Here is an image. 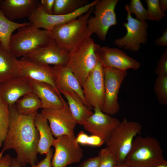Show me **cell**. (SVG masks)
<instances>
[{
  "instance_id": "1",
  "label": "cell",
  "mask_w": 167,
  "mask_h": 167,
  "mask_svg": "<svg viewBox=\"0 0 167 167\" xmlns=\"http://www.w3.org/2000/svg\"><path fill=\"white\" fill-rule=\"evenodd\" d=\"M9 125L7 134L0 152V159L4 152L13 149L20 167L31 166L37 162V147L39 136L34 122L35 113L23 115L17 112L15 104L9 106Z\"/></svg>"
},
{
  "instance_id": "2",
  "label": "cell",
  "mask_w": 167,
  "mask_h": 167,
  "mask_svg": "<svg viewBox=\"0 0 167 167\" xmlns=\"http://www.w3.org/2000/svg\"><path fill=\"white\" fill-rule=\"evenodd\" d=\"M163 152L156 138L138 135L123 163L130 167H153L164 162Z\"/></svg>"
},
{
  "instance_id": "3",
  "label": "cell",
  "mask_w": 167,
  "mask_h": 167,
  "mask_svg": "<svg viewBox=\"0 0 167 167\" xmlns=\"http://www.w3.org/2000/svg\"><path fill=\"white\" fill-rule=\"evenodd\" d=\"M89 33L69 52L67 66L77 78L81 87L96 66L98 59L95 43Z\"/></svg>"
},
{
  "instance_id": "4",
  "label": "cell",
  "mask_w": 167,
  "mask_h": 167,
  "mask_svg": "<svg viewBox=\"0 0 167 167\" xmlns=\"http://www.w3.org/2000/svg\"><path fill=\"white\" fill-rule=\"evenodd\" d=\"M17 30L12 35L9 43V53L16 58L25 57L52 40L48 31L40 29L31 24Z\"/></svg>"
},
{
  "instance_id": "5",
  "label": "cell",
  "mask_w": 167,
  "mask_h": 167,
  "mask_svg": "<svg viewBox=\"0 0 167 167\" xmlns=\"http://www.w3.org/2000/svg\"><path fill=\"white\" fill-rule=\"evenodd\" d=\"M142 126L138 122L123 118L106 142V148L114 157L117 165L123 164L135 138L140 134Z\"/></svg>"
},
{
  "instance_id": "6",
  "label": "cell",
  "mask_w": 167,
  "mask_h": 167,
  "mask_svg": "<svg viewBox=\"0 0 167 167\" xmlns=\"http://www.w3.org/2000/svg\"><path fill=\"white\" fill-rule=\"evenodd\" d=\"M93 9L94 6L76 19L57 26L48 31L52 39L69 52L85 36L91 33L87 29V22Z\"/></svg>"
},
{
  "instance_id": "7",
  "label": "cell",
  "mask_w": 167,
  "mask_h": 167,
  "mask_svg": "<svg viewBox=\"0 0 167 167\" xmlns=\"http://www.w3.org/2000/svg\"><path fill=\"white\" fill-rule=\"evenodd\" d=\"M118 0H98L94 6V16H90L87 22V29L95 33L102 41L106 40L109 28L117 24L115 6Z\"/></svg>"
},
{
  "instance_id": "8",
  "label": "cell",
  "mask_w": 167,
  "mask_h": 167,
  "mask_svg": "<svg viewBox=\"0 0 167 167\" xmlns=\"http://www.w3.org/2000/svg\"><path fill=\"white\" fill-rule=\"evenodd\" d=\"M55 151L51 160L52 167H66L80 161L83 155L82 149L74 136L62 135L54 140Z\"/></svg>"
},
{
  "instance_id": "9",
  "label": "cell",
  "mask_w": 167,
  "mask_h": 167,
  "mask_svg": "<svg viewBox=\"0 0 167 167\" xmlns=\"http://www.w3.org/2000/svg\"><path fill=\"white\" fill-rule=\"evenodd\" d=\"M127 5L126 4L125 6L127 12V22L123 24L127 30L126 33L123 37L116 39L114 43L120 48L138 52L141 47L140 44H145L147 41V29L149 26L146 20H138L133 18L129 11Z\"/></svg>"
},
{
  "instance_id": "10",
  "label": "cell",
  "mask_w": 167,
  "mask_h": 167,
  "mask_svg": "<svg viewBox=\"0 0 167 167\" xmlns=\"http://www.w3.org/2000/svg\"><path fill=\"white\" fill-rule=\"evenodd\" d=\"M105 99L102 111L112 116L120 109L118 96L121 85L127 75L126 71L103 67Z\"/></svg>"
},
{
  "instance_id": "11",
  "label": "cell",
  "mask_w": 167,
  "mask_h": 167,
  "mask_svg": "<svg viewBox=\"0 0 167 167\" xmlns=\"http://www.w3.org/2000/svg\"><path fill=\"white\" fill-rule=\"evenodd\" d=\"M98 0L89 3L72 13L64 15L48 14L44 11L40 4L28 18L30 24L34 27L50 31L57 26L67 23L86 13Z\"/></svg>"
},
{
  "instance_id": "12",
  "label": "cell",
  "mask_w": 167,
  "mask_h": 167,
  "mask_svg": "<svg viewBox=\"0 0 167 167\" xmlns=\"http://www.w3.org/2000/svg\"><path fill=\"white\" fill-rule=\"evenodd\" d=\"M82 88L85 100L90 109L102 110L105 99L103 67L98 59L97 64L83 83Z\"/></svg>"
},
{
  "instance_id": "13",
  "label": "cell",
  "mask_w": 167,
  "mask_h": 167,
  "mask_svg": "<svg viewBox=\"0 0 167 167\" xmlns=\"http://www.w3.org/2000/svg\"><path fill=\"white\" fill-rule=\"evenodd\" d=\"M49 122L54 137L62 135L74 136L77 123L72 115L67 103L59 109H42L41 112Z\"/></svg>"
},
{
  "instance_id": "14",
  "label": "cell",
  "mask_w": 167,
  "mask_h": 167,
  "mask_svg": "<svg viewBox=\"0 0 167 167\" xmlns=\"http://www.w3.org/2000/svg\"><path fill=\"white\" fill-rule=\"evenodd\" d=\"M95 49L97 59L103 67L126 71L129 69L138 70L140 66V62L119 49L106 46L101 47L95 43Z\"/></svg>"
},
{
  "instance_id": "15",
  "label": "cell",
  "mask_w": 167,
  "mask_h": 167,
  "mask_svg": "<svg viewBox=\"0 0 167 167\" xmlns=\"http://www.w3.org/2000/svg\"><path fill=\"white\" fill-rule=\"evenodd\" d=\"M16 61L20 77L29 81L46 83L57 89L53 67L32 61L24 57L16 58Z\"/></svg>"
},
{
  "instance_id": "16",
  "label": "cell",
  "mask_w": 167,
  "mask_h": 167,
  "mask_svg": "<svg viewBox=\"0 0 167 167\" xmlns=\"http://www.w3.org/2000/svg\"><path fill=\"white\" fill-rule=\"evenodd\" d=\"M93 109V114L83 126L88 132L100 137L105 143L121 122L118 119L103 113L98 107Z\"/></svg>"
},
{
  "instance_id": "17",
  "label": "cell",
  "mask_w": 167,
  "mask_h": 167,
  "mask_svg": "<svg viewBox=\"0 0 167 167\" xmlns=\"http://www.w3.org/2000/svg\"><path fill=\"white\" fill-rule=\"evenodd\" d=\"M69 52L52 39L49 43L24 57L30 61L54 66H66Z\"/></svg>"
},
{
  "instance_id": "18",
  "label": "cell",
  "mask_w": 167,
  "mask_h": 167,
  "mask_svg": "<svg viewBox=\"0 0 167 167\" xmlns=\"http://www.w3.org/2000/svg\"><path fill=\"white\" fill-rule=\"evenodd\" d=\"M32 92L30 82L19 77L9 79L0 84V96L9 105L15 104L26 94Z\"/></svg>"
},
{
  "instance_id": "19",
  "label": "cell",
  "mask_w": 167,
  "mask_h": 167,
  "mask_svg": "<svg viewBox=\"0 0 167 167\" xmlns=\"http://www.w3.org/2000/svg\"><path fill=\"white\" fill-rule=\"evenodd\" d=\"M29 81L32 92L41 100L42 109H59L64 106L66 102L57 89L46 83Z\"/></svg>"
},
{
  "instance_id": "20",
  "label": "cell",
  "mask_w": 167,
  "mask_h": 167,
  "mask_svg": "<svg viewBox=\"0 0 167 167\" xmlns=\"http://www.w3.org/2000/svg\"><path fill=\"white\" fill-rule=\"evenodd\" d=\"M40 4L38 0H1L0 10L8 19L28 17Z\"/></svg>"
},
{
  "instance_id": "21",
  "label": "cell",
  "mask_w": 167,
  "mask_h": 167,
  "mask_svg": "<svg viewBox=\"0 0 167 167\" xmlns=\"http://www.w3.org/2000/svg\"><path fill=\"white\" fill-rule=\"evenodd\" d=\"M53 67L55 73V84L58 91L66 88L74 91L84 103L90 108L84 96L82 87L71 71L66 65L54 66Z\"/></svg>"
},
{
  "instance_id": "22",
  "label": "cell",
  "mask_w": 167,
  "mask_h": 167,
  "mask_svg": "<svg viewBox=\"0 0 167 167\" xmlns=\"http://www.w3.org/2000/svg\"><path fill=\"white\" fill-rule=\"evenodd\" d=\"M58 91L66 99L70 110L77 124L83 125L93 114L91 109L86 106L74 91L66 88L61 89Z\"/></svg>"
},
{
  "instance_id": "23",
  "label": "cell",
  "mask_w": 167,
  "mask_h": 167,
  "mask_svg": "<svg viewBox=\"0 0 167 167\" xmlns=\"http://www.w3.org/2000/svg\"><path fill=\"white\" fill-rule=\"evenodd\" d=\"M34 122L39 136L38 153L41 155H46L52 146L54 139L47 119L41 113L37 112L35 116Z\"/></svg>"
},
{
  "instance_id": "24",
  "label": "cell",
  "mask_w": 167,
  "mask_h": 167,
  "mask_svg": "<svg viewBox=\"0 0 167 167\" xmlns=\"http://www.w3.org/2000/svg\"><path fill=\"white\" fill-rule=\"evenodd\" d=\"M16 59L0 44V84L9 79L20 77Z\"/></svg>"
},
{
  "instance_id": "25",
  "label": "cell",
  "mask_w": 167,
  "mask_h": 167,
  "mask_svg": "<svg viewBox=\"0 0 167 167\" xmlns=\"http://www.w3.org/2000/svg\"><path fill=\"white\" fill-rule=\"evenodd\" d=\"M30 24L29 22L20 23L11 21L0 10V44L3 48L9 53L10 40L14 31Z\"/></svg>"
},
{
  "instance_id": "26",
  "label": "cell",
  "mask_w": 167,
  "mask_h": 167,
  "mask_svg": "<svg viewBox=\"0 0 167 167\" xmlns=\"http://www.w3.org/2000/svg\"><path fill=\"white\" fill-rule=\"evenodd\" d=\"M15 106L18 113L23 115H29L37 112L42 108L41 102L35 94L28 93L18 100Z\"/></svg>"
},
{
  "instance_id": "27",
  "label": "cell",
  "mask_w": 167,
  "mask_h": 167,
  "mask_svg": "<svg viewBox=\"0 0 167 167\" xmlns=\"http://www.w3.org/2000/svg\"><path fill=\"white\" fill-rule=\"evenodd\" d=\"M88 3L87 0H55L53 14H69Z\"/></svg>"
},
{
  "instance_id": "28",
  "label": "cell",
  "mask_w": 167,
  "mask_h": 167,
  "mask_svg": "<svg viewBox=\"0 0 167 167\" xmlns=\"http://www.w3.org/2000/svg\"><path fill=\"white\" fill-rule=\"evenodd\" d=\"M9 115V106L0 96V147L2 146L7 134Z\"/></svg>"
},
{
  "instance_id": "29",
  "label": "cell",
  "mask_w": 167,
  "mask_h": 167,
  "mask_svg": "<svg viewBox=\"0 0 167 167\" xmlns=\"http://www.w3.org/2000/svg\"><path fill=\"white\" fill-rule=\"evenodd\" d=\"M154 91L159 103L167 105V75L157 76L153 87Z\"/></svg>"
},
{
  "instance_id": "30",
  "label": "cell",
  "mask_w": 167,
  "mask_h": 167,
  "mask_svg": "<svg viewBox=\"0 0 167 167\" xmlns=\"http://www.w3.org/2000/svg\"><path fill=\"white\" fill-rule=\"evenodd\" d=\"M159 0H146L148 10L147 20L159 22L166 16L160 9Z\"/></svg>"
},
{
  "instance_id": "31",
  "label": "cell",
  "mask_w": 167,
  "mask_h": 167,
  "mask_svg": "<svg viewBox=\"0 0 167 167\" xmlns=\"http://www.w3.org/2000/svg\"><path fill=\"white\" fill-rule=\"evenodd\" d=\"M76 140L79 144L97 147L105 143L100 137L92 135H89L83 131L78 133L76 137Z\"/></svg>"
},
{
  "instance_id": "32",
  "label": "cell",
  "mask_w": 167,
  "mask_h": 167,
  "mask_svg": "<svg viewBox=\"0 0 167 167\" xmlns=\"http://www.w3.org/2000/svg\"><path fill=\"white\" fill-rule=\"evenodd\" d=\"M127 7L131 15H135L136 19L147 20V10L144 7L140 0H131Z\"/></svg>"
},
{
  "instance_id": "33",
  "label": "cell",
  "mask_w": 167,
  "mask_h": 167,
  "mask_svg": "<svg viewBox=\"0 0 167 167\" xmlns=\"http://www.w3.org/2000/svg\"><path fill=\"white\" fill-rule=\"evenodd\" d=\"M97 156L99 159L98 167H114L117 165L114 157L106 147L100 150Z\"/></svg>"
},
{
  "instance_id": "34",
  "label": "cell",
  "mask_w": 167,
  "mask_h": 167,
  "mask_svg": "<svg viewBox=\"0 0 167 167\" xmlns=\"http://www.w3.org/2000/svg\"><path fill=\"white\" fill-rule=\"evenodd\" d=\"M155 74L157 76L167 75V49L160 56L155 69Z\"/></svg>"
},
{
  "instance_id": "35",
  "label": "cell",
  "mask_w": 167,
  "mask_h": 167,
  "mask_svg": "<svg viewBox=\"0 0 167 167\" xmlns=\"http://www.w3.org/2000/svg\"><path fill=\"white\" fill-rule=\"evenodd\" d=\"M53 155V150L50 148L44 159L38 164L32 165L31 167H52L51 160Z\"/></svg>"
},
{
  "instance_id": "36",
  "label": "cell",
  "mask_w": 167,
  "mask_h": 167,
  "mask_svg": "<svg viewBox=\"0 0 167 167\" xmlns=\"http://www.w3.org/2000/svg\"><path fill=\"white\" fill-rule=\"evenodd\" d=\"M55 0H41L40 5L46 13L49 14H53V10Z\"/></svg>"
},
{
  "instance_id": "37",
  "label": "cell",
  "mask_w": 167,
  "mask_h": 167,
  "mask_svg": "<svg viewBox=\"0 0 167 167\" xmlns=\"http://www.w3.org/2000/svg\"><path fill=\"white\" fill-rule=\"evenodd\" d=\"M99 159L98 156L88 158L83 162L79 167H98Z\"/></svg>"
},
{
  "instance_id": "38",
  "label": "cell",
  "mask_w": 167,
  "mask_h": 167,
  "mask_svg": "<svg viewBox=\"0 0 167 167\" xmlns=\"http://www.w3.org/2000/svg\"><path fill=\"white\" fill-rule=\"evenodd\" d=\"M156 45L163 47L167 46V29H165L161 36L156 39L154 42Z\"/></svg>"
},
{
  "instance_id": "39",
  "label": "cell",
  "mask_w": 167,
  "mask_h": 167,
  "mask_svg": "<svg viewBox=\"0 0 167 167\" xmlns=\"http://www.w3.org/2000/svg\"><path fill=\"white\" fill-rule=\"evenodd\" d=\"M12 157L9 154L2 156L0 159V167H10Z\"/></svg>"
},
{
  "instance_id": "40",
  "label": "cell",
  "mask_w": 167,
  "mask_h": 167,
  "mask_svg": "<svg viewBox=\"0 0 167 167\" xmlns=\"http://www.w3.org/2000/svg\"><path fill=\"white\" fill-rule=\"evenodd\" d=\"M159 6L161 10L164 12L167 11V0H160L159 1Z\"/></svg>"
},
{
  "instance_id": "41",
  "label": "cell",
  "mask_w": 167,
  "mask_h": 167,
  "mask_svg": "<svg viewBox=\"0 0 167 167\" xmlns=\"http://www.w3.org/2000/svg\"><path fill=\"white\" fill-rule=\"evenodd\" d=\"M10 167H20L16 158H12Z\"/></svg>"
},
{
  "instance_id": "42",
  "label": "cell",
  "mask_w": 167,
  "mask_h": 167,
  "mask_svg": "<svg viewBox=\"0 0 167 167\" xmlns=\"http://www.w3.org/2000/svg\"><path fill=\"white\" fill-rule=\"evenodd\" d=\"M153 167H167V161L165 160L162 163Z\"/></svg>"
},
{
  "instance_id": "43",
  "label": "cell",
  "mask_w": 167,
  "mask_h": 167,
  "mask_svg": "<svg viewBox=\"0 0 167 167\" xmlns=\"http://www.w3.org/2000/svg\"><path fill=\"white\" fill-rule=\"evenodd\" d=\"M114 167H130L124 164L116 165Z\"/></svg>"
},
{
  "instance_id": "44",
  "label": "cell",
  "mask_w": 167,
  "mask_h": 167,
  "mask_svg": "<svg viewBox=\"0 0 167 167\" xmlns=\"http://www.w3.org/2000/svg\"><path fill=\"white\" fill-rule=\"evenodd\" d=\"M1 0H0V1H1Z\"/></svg>"
}]
</instances>
